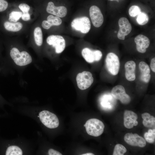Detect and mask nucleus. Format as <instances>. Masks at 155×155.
Segmentation results:
<instances>
[{
	"mask_svg": "<svg viewBox=\"0 0 155 155\" xmlns=\"http://www.w3.org/2000/svg\"><path fill=\"white\" fill-rule=\"evenodd\" d=\"M134 41L137 51L141 53H145L150 44L149 38L143 35L139 34L135 38Z\"/></svg>",
	"mask_w": 155,
	"mask_h": 155,
	"instance_id": "obj_13",
	"label": "nucleus"
},
{
	"mask_svg": "<svg viewBox=\"0 0 155 155\" xmlns=\"http://www.w3.org/2000/svg\"><path fill=\"white\" fill-rule=\"evenodd\" d=\"M46 42L48 44L55 48V52L58 54L62 53L65 47V40L61 35H50L47 38Z\"/></svg>",
	"mask_w": 155,
	"mask_h": 155,
	"instance_id": "obj_7",
	"label": "nucleus"
},
{
	"mask_svg": "<svg viewBox=\"0 0 155 155\" xmlns=\"http://www.w3.org/2000/svg\"><path fill=\"white\" fill-rule=\"evenodd\" d=\"M129 13L132 17H135L138 15L141 12L140 7L137 5H133L131 6L129 9Z\"/></svg>",
	"mask_w": 155,
	"mask_h": 155,
	"instance_id": "obj_27",
	"label": "nucleus"
},
{
	"mask_svg": "<svg viewBox=\"0 0 155 155\" xmlns=\"http://www.w3.org/2000/svg\"><path fill=\"white\" fill-rule=\"evenodd\" d=\"M125 93L124 87L121 85H118L114 87L111 91V94L116 99L119 100Z\"/></svg>",
	"mask_w": 155,
	"mask_h": 155,
	"instance_id": "obj_19",
	"label": "nucleus"
},
{
	"mask_svg": "<svg viewBox=\"0 0 155 155\" xmlns=\"http://www.w3.org/2000/svg\"><path fill=\"white\" fill-rule=\"evenodd\" d=\"M46 10L48 13L59 18L65 17L66 15L67 12V8L65 6H56L52 1H50L48 3Z\"/></svg>",
	"mask_w": 155,
	"mask_h": 155,
	"instance_id": "obj_11",
	"label": "nucleus"
},
{
	"mask_svg": "<svg viewBox=\"0 0 155 155\" xmlns=\"http://www.w3.org/2000/svg\"><path fill=\"white\" fill-rule=\"evenodd\" d=\"M21 18L24 21H27L30 20V16L29 12L22 13Z\"/></svg>",
	"mask_w": 155,
	"mask_h": 155,
	"instance_id": "obj_31",
	"label": "nucleus"
},
{
	"mask_svg": "<svg viewBox=\"0 0 155 155\" xmlns=\"http://www.w3.org/2000/svg\"><path fill=\"white\" fill-rule=\"evenodd\" d=\"M34 37L35 44L38 46H41L43 43V34L40 28L37 27L34 30Z\"/></svg>",
	"mask_w": 155,
	"mask_h": 155,
	"instance_id": "obj_20",
	"label": "nucleus"
},
{
	"mask_svg": "<svg viewBox=\"0 0 155 155\" xmlns=\"http://www.w3.org/2000/svg\"><path fill=\"white\" fill-rule=\"evenodd\" d=\"M48 153L49 155H62V154L59 152L52 149L49 150Z\"/></svg>",
	"mask_w": 155,
	"mask_h": 155,
	"instance_id": "obj_33",
	"label": "nucleus"
},
{
	"mask_svg": "<svg viewBox=\"0 0 155 155\" xmlns=\"http://www.w3.org/2000/svg\"><path fill=\"white\" fill-rule=\"evenodd\" d=\"M136 67V64L133 61H129L125 63V76L128 80L132 81L135 79Z\"/></svg>",
	"mask_w": 155,
	"mask_h": 155,
	"instance_id": "obj_14",
	"label": "nucleus"
},
{
	"mask_svg": "<svg viewBox=\"0 0 155 155\" xmlns=\"http://www.w3.org/2000/svg\"><path fill=\"white\" fill-rule=\"evenodd\" d=\"M138 118L137 115L133 111L125 110L124 114V125L127 128L131 129L134 126V120H137Z\"/></svg>",
	"mask_w": 155,
	"mask_h": 155,
	"instance_id": "obj_15",
	"label": "nucleus"
},
{
	"mask_svg": "<svg viewBox=\"0 0 155 155\" xmlns=\"http://www.w3.org/2000/svg\"><path fill=\"white\" fill-rule=\"evenodd\" d=\"M150 66L152 70L154 72H155V58L152 59L151 61Z\"/></svg>",
	"mask_w": 155,
	"mask_h": 155,
	"instance_id": "obj_34",
	"label": "nucleus"
},
{
	"mask_svg": "<svg viewBox=\"0 0 155 155\" xmlns=\"http://www.w3.org/2000/svg\"><path fill=\"white\" fill-rule=\"evenodd\" d=\"M105 62L108 71L113 75H117L119 71L120 65L117 56L113 53H108L106 56Z\"/></svg>",
	"mask_w": 155,
	"mask_h": 155,
	"instance_id": "obj_6",
	"label": "nucleus"
},
{
	"mask_svg": "<svg viewBox=\"0 0 155 155\" xmlns=\"http://www.w3.org/2000/svg\"><path fill=\"white\" fill-rule=\"evenodd\" d=\"M22 151L21 149L16 146H9L6 151V155H22Z\"/></svg>",
	"mask_w": 155,
	"mask_h": 155,
	"instance_id": "obj_21",
	"label": "nucleus"
},
{
	"mask_svg": "<svg viewBox=\"0 0 155 155\" xmlns=\"http://www.w3.org/2000/svg\"><path fill=\"white\" fill-rule=\"evenodd\" d=\"M8 3L5 0H0V12L3 11L7 8Z\"/></svg>",
	"mask_w": 155,
	"mask_h": 155,
	"instance_id": "obj_30",
	"label": "nucleus"
},
{
	"mask_svg": "<svg viewBox=\"0 0 155 155\" xmlns=\"http://www.w3.org/2000/svg\"><path fill=\"white\" fill-rule=\"evenodd\" d=\"M82 155H94V154L91 153H88L81 154Z\"/></svg>",
	"mask_w": 155,
	"mask_h": 155,
	"instance_id": "obj_37",
	"label": "nucleus"
},
{
	"mask_svg": "<svg viewBox=\"0 0 155 155\" xmlns=\"http://www.w3.org/2000/svg\"><path fill=\"white\" fill-rule=\"evenodd\" d=\"M145 140L148 143H153L155 140V129H149L148 132L144 134Z\"/></svg>",
	"mask_w": 155,
	"mask_h": 155,
	"instance_id": "obj_23",
	"label": "nucleus"
},
{
	"mask_svg": "<svg viewBox=\"0 0 155 155\" xmlns=\"http://www.w3.org/2000/svg\"><path fill=\"white\" fill-rule=\"evenodd\" d=\"M118 24L119 29L117 37L119 39L124 40L125 36L129 34L131 31V25L127 19L125 17H121L119 19Z\"/></svg>",
	"mask_w": 155,
	"mask_h": 155,
	"instance_id": "obj_10",
	"label": "nucleus"
},
{
	"mask_svg": "<svg viewBox=\"0 0 155 155\" xmlns=\"http://www.w3.org/2000/svg\"><path fill=\"white\" fill-rule=\"evenodd\" d=\"M22 12L18 11H13L9 14V20L11 22H16L22 17Z\"/></svg>",
	"mask_w": 155,
	"mask_h": 155,
	"instance_id": "obj_25",
	"label": "nucleus"
},
{
	"mask_svg": "<svg viewBox=\"0 0 155 155\" xmlns=\"http://www.w3.org/2000/svg\"><path fill=\"white\" fill-rule=\"evenodd\" d=\"M3 25L6 30L13 32L19 31L23 27L22 24L19 22H13L6 21L4 23Z\"/></svg>",
	"mask_w": 155,
	"mask_h": 155,
	"instance_id": "obj_18",
	"label": "nucleus"
},
{
	"mask_svg": "<svg viewBox=\"0 0 155 155\" xmlns=\"http://www.w3.org/2000/svg\"><path fill=\"white\" fill-rule=\"evenodd\" d=\"M86 131L90 135L98 137L103 133L104 125L103 122L96 119H91L88 120L84 125Z\"/></svg>",
	"mask_w": 155,
	"mask_h": 155,
	"instance_id": "obj_2",
	"label": "nucleus"
},
{
	"mask_svg": "<svg viewBox=\"0 0 155 155\" xmlns=\"http://www.w3.org/2000/svg\"><path fill=\"white\" fill-rule=\"evenodd\" d=\"M71 26L73 29L82 33H88L91 28V23L89 18L86 16L77 18L72 21Z\"/></svg>",
	"mask_w": 155,
	"mask_h": 155,
	"instance_id": "obj_4",
	"label": "nucleus"
},
{
	"mask_svg": "<svg viewBox=\"0 0 155 155\" xmlns=\"http://www.w3.org/2000/svg\"><path fill=\"white\" fill-rule=\"evenodd\" d=\"M123 0H107L108 1L111 2H116L117 3H119L120 1Z\"/></svg>",
	"mask_w": 155,
	"mask_h": 155,
	"instance_id": "obj_35",
	"label": "nucleus"
},
{
	"mask_svg": "<svg viewBox=\"0 0 155 155\" xmlns=\"http://www.w3.org/2000/svg\"><path fill=\"white\" fill-rule=\"evenodd\" d=\"M76 80L78 88L81 90H85L91 85L94 79L91 72L85 71L77 75Z\"/></svg>",
	"mask_w": 155,
	"mask_h": 155,
	"instance_id": "obj_5",
	"label": "nucleus"
},
{
	"mask_svg": "<svg viewBox=\"0 0 155 155\" xmlns=\"http://www.w3.org/2000/svg\"><path fill=\"white\" fill-rule=\"evenodd\" d=\"M139 67L141 72L140 79H146L151 78L150 69L146 62L143 61L140 62L139 63Z\"/></svg>",
	"mask_w": 155,
	"mask_h": 155,
	"instance_id": "obj_17",
	"label": "nucleus"
},
{
	"mask_svg": "<svg viewBox=\"0 0 155 155\" xmlns=\"http://www.w3.org/2000/svg\"><path fill=\"white\" fill-rule=\"evenodd\" d=\"M142 116L144 119L142 123L144 127L148 128H155V118L154 117L147 113H143Z\"/></svg>",
	"mask_w": 155,
	"mask_h": 155,
	"instance_id": "obj_16",
	"label": "nucleus"
},
{
	"mask_svg": "<svg viewBox=\"0 0 155 155\" xmlns=\"http://www.w3.org/2000/svg\"><path fill=\"white\" fill-rule=\"evenodd\" d=\"M138 124V122L136 120H134L133 122V125L134 126H137Z\"/></svg>",
	"mask_w": 155,
	"mask_h": 155,
	"instance_id": "obj_36",
	"label": "nucleus"
},
{
	"mask_svg": "<svg viewBox=\"0 0 155 155\" xmlns=\"http://www.w3.org/2000/svg\"><path fill=\"white\" fill-rule=\"evenodd\" d=\"M127 152L126 148L122 145L116 144L114 148L113 155H123Z\"/></svg>",
	"mask_w": 155,
	"mask_h": 155,
	"instance_id": "obj_26",
	"label": "nucleus"
},
{
	"mask_svg": "<svg viewBox=\"0 0 155 155\" xmlns=\"http://www.w3.org/2000/svg\"><path fill=\"white\" fill-rule=\"evenodd\" d=\"M39 116L41 122L48 128H55L59 125V121L57 116L48 111H41L39 113Z\"/></svg>",
	"mask_w": 155,
	"mask_h": 155,
	"instance_id": "obj_3",
	"label": "nucleus"
},
{
	"mask_svg": "<svg viewBox=\"0 0 155 155\" xmlns=\"http://www.w3.org/2000/svg\"><path fill=\"white\" fill-rule=\"evenodd\" d=\"M121 103L124 104H127L130 102L131 99L129 95L126 93L119 99Z\"/></svg>",
	"mask_w": 155,
	"mask_h": 155,
	"instance_id": "obj_28",
	"label": "nucleus"
},
{
	"mask_svg": "<svg viewBox=\"0 0 155 155\" xmlns=\"http://www.w3.org/2000/svg\"><path fill=\"white\" fill-rule=\"evenodd\" d=\"M124 140L129 145L133 146L143 148L146 145L145 139L136 133H127L124 136Z\"/></svg>",
	"mask_w": 155,
	"mask_h": 155,
	"instance_id": "obj_9",
	"label": "nucleus"
},
{
	"mask_svg": "<svg viewBox=\"0 0 155 155\" xmlns=\"http://www.w3.org/2000/svg\"><path fill=\"white\" fill-rule=\"evenodd\" d=\"M19 7L22 13L29 12L30 8L29 5L24 3L20 4L19 5Z\"/></svg>",
	"mask_w": 155,
	"mask_h": 155,
	"instance_id": "obj_29",
	"label": "nucleus"
},
{
	"mask_svg": "<svg viewBox=\"0 0 155 155\" xmlns=\"http://www.w3.org/2000/svg\"><path fill=\"white\" fill-rule=\"evenodd\" d=\"M9 54L12 61L16 66L19 67L26 66L32 62V58L27 51L21 50L16 47L13 46L11 48Z\"/></svg>",
	"mask_w": 155,
	"mask_h": 155,
	"instance_id": "obj_1",
	"label": "nucleus"
},
{
	"mask_svg": "<svg viewBox=\"0 0 155 155\" xmlns=\"http://www.w3.org/2000/svg\"><path fill=\"white\" fill-rule=\"evenodd\" d=\"M149 19V17L146 13L141 12L138 15L137 18V21L139 25H144L148 22Z\"/></svg>",
	"mask_w": 155,
	"mask_h": 155,
	"instance_id": "obj_24",
	"label": "nucleus"
},
{
	"mask_svg": "<svg viewBox=\"0 0 155 155\" xmlns=\"http://www.w3.org/2000/svg\"><path fill=\"white\" fill-rule=\"evenodd\" d=\"M82 54L86 61L89 63L98 61L102 56V53L100 51L92 50L87 48H85L82 50Z\"/></svg>",
	"mask_w": 155,
	"mask_h": 155,
	"instance_id": "obj_12",
	"label": "nucleus"
},
{
	"mask_svg": "<svg viewBox=\"0 0 155 155\" xmlns=\"http://www.w3.org/2000/svg\"><path fill=\"white\" fill-rule=\"evenodd\" d=\"M47 21L51 26H59L62 23V20L60 18L51 15L47 17Z\"/></svg>",
	"mask_w": 155,
	"mask_h": 155,
	"instance_id": "obj_22",
	"label": "nucleus"
},
{
	"mask_svg": "<svg viewBox=\"0 0 155 155\" xmlns=\"http://www.w3.org/2000/svg\"><path fill=\"white\" fill-rule=\"evenodd\" d=\"M89 14L93 26L96 28L101 26L104 22V17L99 7L94 5H91L89 9Z\"/></svg>",
	"mask_w": 155,
	"mask_h": 155,
	"instance_id": "obj_8",
	"label": "nucleus"
},
{
	"mask_svg": "<svg viewBox=\"0 0 155 155\" xmlns=\"http://www.w3.org/2000/svg\"><path fill=\"white\" fill-rule=\"evenodd\" d=\"M42 28L48 30L51 27L49 24L47 20H43L42 23Z\"/></svg>",
	"mask_w": 155,
	"mask_h": 155,
	"instance_id": "obj_32",
	"label": "nucleus"
}]
</instances>
